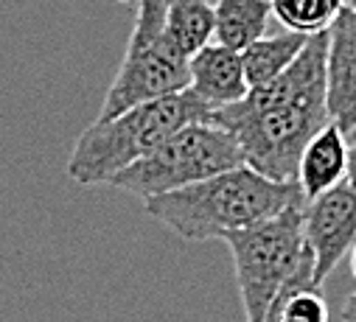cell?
<instances>
[{"label":"cell","mask_w":356,"mask_h":322,"mask_svg":"<svg viewBox=\"0 0 356 322\" xmlns=\"http://www.w3.org/2000/svg\"><path fill=\"white\" fill-rule=\"evenodd\" d=\"M350 143H356V126H353V132H350V137H348V146Z\"/></svg>","instance_id":"20"},{"label":"cell","mask_w":356,"mask_h":322,"mask_svg":"<svg viewBox=\"0 0 356 322\" xmlns=\"http://www.w3.org/2000/svg\"><path fill=\"white\" fill-rule=\"evenodd\" d=\"M345 6L348 9H356V0H345Z\"/></svg>","instance_id":"21"},{"label":"cell","mask_w":356,"mask_h":322,"mask_svg":"<svg viewBox=\"0 0 356 322\" xmlns=\"http://www.w3.org/2000/svg\"><path fill=\"white\" fill-rule=\"evenodd\" d=\"M236 166H244L241 151L225 129L216 124H188L113 177L110 185L146 202L171 191H183Z\"/></svg>","instance_id":"5"},{"label":"cell","mask_w":356,"mask_h":322,"mask_svg":"<svg viewBox=\"0 0 356 322\" xmlns=\"http://www.w3.org/2000/svg\"><path fill=\"white\" fill-rule=\"evenodd\" d=\"M163 28L171 45L186 59L211 45L213 37V3L208 0H165Z\"/></svg>","instance_id":"12"},{"label":"cell","mask_w":356,"mask_h":322,"mask_svg":"<svg viewBox=\"0 0 356 322\" xmlns=\"http://www.w3.org/2000/svg\"><path fill=\"white\" fill-rule=\"evenodd\" d=\"M303 235L314 255V289L356 244V188L345 180L303 205Z\"/></svg>","instance_id":"7"},{"label":"cell","mask_w":356,"mask_h":322,"mask_svg":"<svg viewBox=\"0 0 356 322\" xmlns=\"http://www.w3.org/2000/svg\"><path fill=\"white\" fill-rule=\"evenodd\" d=\"M325 48L328 34L306 40L298 59L273 82L250 87V93L211 115L225 129L241 163L275 183H295L306 143L328 124L325 110Z\"/></svg>","instance_id":"1"},{"label":"cell","mask_w":356,"mask_h":322,"mask_svg":"<svg viewBox=\"0 0 356 322\" xmlns=\"http://www.w3.org/2000/svg\"><path fill=\"white\" fill-rule=\"evenodd\" d=\"M270 9L286 31L314 37L331 28L345 9V0H270Z\"/></svg>","instance_id":"14"},{"label":"cell","mask_w":356,"mask_h":322,"mask_svg":"<svg viewBox=\"0 0 356 322\" xmlns=\"http://www.w3.org/2000/svg\"><path fill=\"white\" fill-rule=\"evenodd\" d=\"M295 205H306L298 183H275L250 166H236L183 191L143 202L146 216L186 241L225 238L227 232L261 224Z\"/></svg>","instance_id":"2"},{"label":"cell","mask_w":356,"mask_h":322,"mask_svg":"<svg viewBox=\"0 0 356 322\" xmlns=\"http://www.w3.org/2000/svg\"><path fill=\"white\" fill-rule=\"evenodd\" d=\"M309 37L295 34V31H284V34H273V37H261L252 45H247L241 51V67H244V78L250 87H261L266 82H273L275 76H281L303 51Z\"/></svg>","instance_id":"13"},{"label":"cell","mask_w":356,"mask_h":322,"mask_svg":"<svg viewBox=\"0 0 356 322\" xmlns=\"http://www.w3.org/2000/svg\"><path fill=\"white\" fill-rule=\"evenodd\" d=\"M222 241L233 255L247 322H273L284 300L314 289V255L303 235V205L227 232Z\"/></svg>","instance_id":"3"},{"label":"cell","mask_w":356,"mask_h":322,"mask_svg":"<svg viewBox=\"0 0 356 322\" xmlns=\"http://www.w3.org/2000/svg\"><path fill=\"white\" fill-rule=\"evenodd\" d=\"M325 48V110L345 137L356 126V9H342L331 23Z\"/></svg>","instance_id":"8"},{"label":"cell","mask_w":356,"mask_h":322,"mask_svg":"<svg viewBox=\"0 0 356 322\" xmlns=\"http://www.w3.org/2000/svg\"><path fill=\"white\" fill-rule=\"evenodd\" d=\"M342 322H356V291L348 294L342 303Z\"/></svg>","instance_id":"17"},{"label":"cell","mask_w":356,"mask_h":322,"mask_svg":"<svg viewBox=\"0 0 356 322\" xmlns=\"http://www.w3.org/2000/svg\"><path fill=\"white\" fill-rule=\"evenodd\" d=\"M270 0H216L213 6V37L230 51H244L264 37L270 26Z\"/></svg>","instance_id":"11"},{"label":"cell","mask_w":356,"mask_h":322,"mask_svg":"<svg viewBox=\"0 0 356 322\" xmlns=\"http://www.w3.org/2000/svg\"><path fill=\"white\" fill-rule=\"evenodd\" d=\"M211 115L213 112L191 90H183L138 104L110 121H96L79 135L67 160V177L79 185H110L113 177L138 163L165 137L188 124H211Z\"/></svg>","instance_id":"4"},{"label":"cell","mask_w":356,"mask_h":322,"mask_svg":"<svg viewBox=\"0 0 356 322\" xmlns=\"http://www.w3.org/2000/svg\"><path fill=\"white\" fill-rule=\"evenodd\" d=\"M345 183L356 188V143L348 146V174H345Z\"/></svg>","instance_id":"16"},{"label":"cell","mask_w":356,"mask_h":322,"mask_svg":"<svg viewBox=\"0 0 356 322\" xmlns=\"http://www.w3.org/2000/svg\"><path fill=\"white\" fill-rule=\"evenodd\" d=\"M275 322H292V319H275Z\"/></svg>","instance_id":"22"},{"label":"cell","mask_w":356,"mask_h":322,"mask_svg":"<svg viewBox=\"0 0 356 322\" xmlns=\"http://www.w3.org/2000/svg\"><path fill=\"white\" fill-rule=\"evenodd\" d=\"M165 0H140L127 53L104 96L99 121H110L138 104L188 90V59L163 28Z\"/></svg>","instance_id":"6"},{"label":"cell","mask_w":356,"mask_h":322,"mask_svg":"<svg viewBox=\"0 0 356 322\" xmlns=\"http://www.w3.org/2000/svg\"><path fill=\"white\" fill-rule=\"evenodd\" d=\"M348 174V137L337 124H325L303 149L298 163V188L306 202L339 185Z\"/></svg>","instance_id":"10"},{"label":"cell","mask_w":356,"mask_h":322,"mask_svg":"<svg viewBox=\"0 0 356 322\" xmlns=\"http://www.w3.org/2000/svg\"><path fill=\"white\" fill-rule=\"evenodd\" d=\"M350 272H353V278H356V244L350 247Z\"/></svg>","instance_id":"18"},{"label":"cell","mask_w":356,"mask_h":322,"mask_svg":"<svg viewBox=\"0 0 356 322\" xmlns=\"http://www.w3.org/2000/svg\"><path fill=\"white\" fill-rule=\"evenodd\" d=\"M188 90L211 112L238 104L250 93L241 67V53L219 42H211L202 51H197L188 59Z\"/></svg>","instance_id":"9"},{"label":"cell","mask_w":356,"mask_h":322,"mask_svg":"<svg viewBox=\"0 0 356 322\" xmlns=\"http://www.w3.org/2000/svg\"><path fill=\"white\" fill-rule=\"evenodd\" d=\"M275 319H292V322H328V303L320 297L317 289H306L284 300ZM273 319V322H275Z\"/></svg>","instance_id":"15"},{"label":"cell","mask_w":356,"mask_h":322,"mask_svg":"<svg viewBox=\"0 0 356 322\" xmlns=\"http://www.w3.org/2000/svg\"><path fill=\"white\" fill-rule=\"evenodd\" d=\"M115 3H124V6H135V3H140V0H115Z\"/></svg>","instance_id":"19"}]
</instances>
